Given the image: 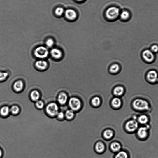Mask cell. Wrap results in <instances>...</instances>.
<instances>
[{
    "mask_svg": "<svg viewBox=\"0 0 158 158\" xmlns=\"http://www.w3.org/2000/svg\"><path fill=\"white\" fill-rule=\"evenodd\" d=\"M77 1H82V0H77Z\"/></svg>",
    "mask_w": 158,
    "mask_h": 158,
    "instance_id": "36",
    "label": "cell"
},
{
    "mask_svg": "<svg viewBox=\"0 0 158 158\" xmlns=\"http://www.w3.org/2000/svg\"><path fill=\"white\" fill-rule=\"evenodd\" d=\"M50 53L52 57L56 59L60 58L62 55L61 51L57 49H52Z\"/></svg>",
    "mask_w": 158,
    "mask_h": 158,
    "instance_id": "15",
    "label": "cell"
},
{
    "mask_svg": "<svg viewBox=\"0 0 158 158\" xmlns=\"http://www.w3.org/2000/svg\"><path fill=\"white\" fill-rule=\"evenodd\" d=\"M104 137L107 139L111 138L113 135V133L112 130L108 129L105 131L103 133Z\"/></svg>",
    "mask_w": 158,
    "mask_h": 158,
    "instance_id": "24",
    "label": "cell"
},
{
    "mask_svg": "<svg viewBox=\"0 0 158 158\" xmlns=\"http://www.w3.org/2000/svg\"><path fill=\"white\" fill-rule=\"evenodd\" d=\"M49 52L45 47L41 46L38 47L35 51V56L39 58L43 59L48 56Z\"/></svg>",
    "mask_w": 158,
    "mask_h": 158,
    "instance_id": "3",
    "label": "cell"
},
{
    "mask_svg": "<svg viewBox=\"0 0 158 158\" xmlns=\"http://www.w3.org/2000/svg\"><path fill=\"white\" fill-rule=\"evenodd\" d=\"M157 82H158V78H157Z\"/></svg>",
    "mask_w": 158,
    "mask_h": 158,
    "instance_id": "37",
    "label": "cell"
},
{
    "mask_svg": "<svg viewBox=\"0 0 158 158\" xmlns=\"http://www.w3.org/2000/svg\"><path fill=\"white\" fill-rule=\"evenodd\" d=\"M143 56L144 59L148 62H152L154 59L153 52L149 50H145L143 52Z\"/></svg>",
    "mask_w": 158,
    "mask_h": 158,
    "instance_id": "7",
    "label": "cell"
},
{
    "mask_svg": "<svg viewBox=\"0 0 158 158\" xmlns=\"http://www.w3.org/2000/svg\"><path fill=\"white\" fill-rule=\"evenodd\" d=\"M112 103L114 107L118 108L120 106L121 101L119 98H115L113 99Z\"/></svg>",
    "mask_w": 158,
    "mask_h": 158,
    "instance_id": "21",
    "label": "cell"
},
{
    "mask_svg": "<svg viewBox=\"0 0 158 158\" xmlns=\"http://www.w3.org/2000/svg\"><path fill=\"white\" fill-rule=\"evenodd\" d=\"M10 113V108L8 106H3L0 109V115L3 117H7Z\"/></svg>",
    "mask_w": 158,
    "mask_h": 158,
    "instance_id": "12",
    "label": "cell"
},
{
    "mask_svg": "<svg viewBox=\"0 0 158 158\" xmlns=\"http://www.w3.org/2000/svg\"><path fill=\"white\" fill-rule=\"evenodd\" d=\"M120 69L119 65L117 64H115L112 65L110 68V71L112 73H115L117 72Z\"/></svg>",
    "mask_w": 158,
    "mask_h": 158,
    "instance_id": "28",
    "label": "cell"
},
{
    "mask_svg": "<svg viewBox=\"0 0 158 158\" xmlns=\"http://www.w3.org/2000/svg\"><path fill=\"white\" fill-rule=\"evenodd\" d=\"M81 102L80 100L75 97L72 98L69 100V105L73 110H77L81 106Z\"/></svg>",
    "mask_w": 158,
    "mask_h": 158,
    "instance_id": "5",
    "label": "cell"
},
{
    "mask_svg": "<svg viewBox=\"0 0 158 158\" xmlns=\"http://www.w3.org/2000/svg\"><path fill=\"white\" fill-rule=\"evenodd\" d=\"M151 51L152 52H157L158 51V46L157 45H154L152 46Z\"/></svg>",
    "mask_w": 158,
    "mask_h": 158,
    "instance_id": "34",
    "label": "cell"
},
{
    "mask_svg": "<svg viewBox=\"0 0 158 158\" xmlns=\"http://www.w3.org/2000/svg\"><path fill=\"white\" fill-rule=\"evenodd\" d=\"M124 92V88L122 87L119 86L115 88L114 90V93L116 96H120L123 94Z\"/></svg>",
    "mask_w": 158,
    "mask_h": 158,
    "instance_id": "20",
    "label": "cell"
},
{
    "mask_svg": "<svg viewBox=\"0 0 158 158\" xmlns=\"http://www.w3.org/2000/svg\"><path fill=\"white\" fill-rule=\"evenodd\" d=\"M148 129L145 127H141L138 130V135L141 139H144L148 135Z\"/></svg>",
    "mask_w": 158,
    "mask_h": 158,
    "instance_id": "10",
    "label": "cell"
},
{
    "mask_svg": "<svg viewBox=\"0 0 158 158\" xmlns=\"http://www.w3.org/2000/svg\"><path fill=\"white\" fill-rule=\"evenodd\" d=\"M65 116V115L62 112H59L56 116L57 118L59 120L64 119Z\"/></svg>",
    "mask_w": 158,
    "mask_h": 158,
    "instance_id": "33",
    "label": "cell"
},
{
    "mask_svg": "<svg viewBox=\"0 0 158 158\" xmlns=\"http://www.w3.org/2000/svg\"><path fill=\"white\" fill-rule=\"evenodd\" d=\"M92 103L94 106H97L101 103V99L98 97H95L92 99Z\"/></svg>",
    "mask_w": 158,
    "mask_h": 158,
    "instance_id": "27",
    "label": "cell"
},
{
    "mask_svg": "<svg viewBox=\"0 0 158 158\" xmlns=\"http://www.w3.org/2000/svg\"><path fill=\"white\" fill-rule=\"evenodd\" d=\"M24 84L23 82L20 80L15 82L13 86L14 90L17 92H20L22 91L23 88Z\"/></svg>",
    "mask_w": 158,
    "mask_h": 158,
    "instance_id": "14",
    "label": "cell"
},
{
    "mask_svg": "<svg viewBox=\"0 0 158 158\" xmlns=\"http://www.w3.org/2000/svg\"><path fill=\"white\" fill-rule=\"evenodd\" d=\"M148 119L147 116L142 115L140 116L138 118L139 122L141 124H145L148 122Z\"/></svg>",
    "mask_w": 158,
    "mask_h": 158,
    "instance_id": "22",
    "label": "cell"
},
{
    "mask_svg": "<svg viewBox=\"0 0 158 158\" xmlns=\"http://www.w3.org/2000/svg\"><path fill=\"white\" fill-rule=\"evenodd\" d=\"M147 78L151 82H155L157 81L158 78L157 73L155 71H151L147 74Z\"/></svg>",
    "mask_w": 158,
    "mask_h": 158,
    "instance_id": "8",
    "label": "cell"
},
{
    "mask_svg": "<svg viewBox=\"0 0 158 158\" xmlns=\"http://www.w3.org/2000/svg\"><path fill=\"white\" fill-rule=\"evenodd\" d=\"M105 148L104 144L101 142H99L96 145V151L99 153H101L104 150Z\"/></svg>",
    "mask_w": 158,
    "mask_h": 158,
    "instance_id": "19",
    "label": "cell"
},
{
    "mask_svg": "<svg viewBox=\"0 0 158 158\" xmlns=\"http://www.w3.org/2000/svg\"><path fill=\"white\" fill-rule=\"evenodd\" d=\"M46 44L48 47H51L53 46L54 44V41L52 39H49L46 41Z\"/></svg>",
    "mask_w": 158,
    "mask_h": 158,
    "instance_id": "32",
    "label": "cell"
},
{
    "mask_svg": "<svg viewBox=\"0 0 158 158\" xmlns=\"http://www.w3.org/2000/svg\"><path fill=\"white\" fill-rule=\"evenodd\" d=\"M138 127V124L137 122L135 120H131L128 121L126 123L125 128L129 132H133L135 131Z\"/></svg>",
    "mask_w": 158,
    "mask_h": 158,
    "instance_id": "6",
    "label": "cell"
},
{
    "mask_svg": "<svg viewBox=\"0 0 158 158\" xmlns=\"http://www.w3.org/2000/svg\"><path fill=\"white\" fill-rule=\"evenodd\" d=\"M65 16L67 19L70 20H73L76 18L77 15L75 10L69 9L66 10L65 12Z\"/></svg>",
    "mask_w": 158,
    "mask_h": 158,
    "instance_id": "9",
    "label": "cell"
},
{
    "mask_svg": "<svg viewBox=\"0 0 158 158\" xmlns=\"http://www.w3.org/2000/svg\"><path fill=\"white\" fill-rule=\"evenodd\" d=\"M55 12L56 15L60 16L64 13V10L62 8H57L55 10Z\"/></svg>",
    "mask_w": 158,
    "mask_h": 158,
    "instance_id": "29",
    "label": "cell"
},
{
    "mask_svg": "<svg viewBox=\"0 0 158 158\" xmlns=\"http://www.w3.org/2000/svg\"><path fill=\"white\" fill-rule=\"evenodd\" d=\"M120 13L119 9L115 7L109 8L106 12L107 17L110 19H114L118 17Z\"/></svg>",
    "mask_w": 158,
    "mask_h": 158,
    "instance_id": "4",
    "label": "cell"
},
{
    "mask_svg": "<svg viewBox=\"0 0 158 158\" xmlns=\"http://www.w3.org/2000/svg\"><path fill=\"white\" fill-rule=\"evenodd\" d=\"M114 158H129L127 152L124 151H119Z\"/></svg>",
    "mask_w": 158,
    "mask_h": 158,
    "instance_id": "23",
    "label": "cell"
},
{
    "mask_svg": "<svg viewBox=\"0 0 158 158\" xmlns=\"http://www.w3.org/2000/svg\"><path fill=\"white\" fill-rule=\"evenodd\" d=\"M30 97L33 101L36 102L38 101L40 98V93L37 91L34 90L31 93Z\"/></svg>",
    "mask_w": 158,
    "mask_h": 158,
    "instance_id": "16",
    "label": "cell"
},
{
    "mask_svg": "<svg viewBox=\"0 0 158 158\" xmlns=\"http://www.w3.org/2000/svg\"><path fill=\"white\" fill-rule=\"evenodd\" d=\"M129 16V13L127 11L123 12L120 14V17L122 19H127Z\"/></svg>",
    "mask_w": 158,
    "mask_h": 158,
    "instance_id": "30",
    "label": "cell"
},
{
    "mask_svg": "<svg viewBox=\"0 0 158 158\" xmlns=\"http://www.w3.org/2000/svg\"><path fill=\"white\" fill-rule=\"evenodd\" d=\"M8 76V73L5 72H0V81L6 79Z\"/></svg>",
    "mask_w": 158,
    "mask_h": 158,
    "instance_id": "31",
    "label": "cell"
},
{
    "mask_svg": "<svg viewBox=\"0 0 158 158\" xmlns=\"http://www.w3.org/2000/svg\"><path fill=\"white\" fill-rule=\"evenodd\" d=\"M110 148L114 152H118L120 150L121 146L117 142H114L110 145Z\"/></svg>",
    "mask_w": 158,
    "mask_h": 158,
    "instance_id": "18",
    "label": "cell"
},
{
    "mask_svg": "<svg viewBox=\"0 0 158 158\" xmlns=\"http://www.w3.org/2000/svg\"><path fill=\"white\" fill-rule=\"evenodd\" d=\"M65 116L68 120L72 119L74 117V113L72 110H68L65 114Z\"/></svg>",
    "mask_w": 158,
    "mask_h": 158,
    "instance_id": "26",
    "label": "cell"
},
{
    "mask_svg": "<svg viewBox=\"0 0 158 158\" xmlns=\"http://www.w3.org/2000/svg\"><path fill=\"white\" fill-rule=\"evenodd\" d=\"M45 112L50 117H55L56 116L59 112V107L55 103H50L47 105Z\"/></svg>",
    "mask_w": 158,
    "mask_h": 158,
    "instance_id": "1",
    "label": "cell"
},
{
    "mask_svg": "<svg viewBox=\"0 0 158 158\" xmlns=\"http://www.w3.org/2000/svg\"><path fill=\"white\" fill-rule=\"evenodd\" d=\"M35 65L36 67L39 69L44 70L46 68L47 63L45 61L39 60L36 62Z\"/></svg>",
    "mask_w": 158,
    "mask_h": 158,
    "instance_id": "13",
    "label": "cell"
},
{
    "mask_svg": "<svg viewBox=\"0 0 158 158\" xmlns=\"http://www.w3.org/2000/svg\"><path fill=\"white\" fill-rule=\"evenodd\" d=\"M20 111V108L16 105H13L10 108V113L14 115H18Z\"/></svg>",
    "mask_w": 158,
    "mask_h": 158,
    "instance_id": "17",
    "label": "cell"
},
{
    "mask_svg": "<svg viewBox=\"0 0 158 158\" xmlns=\"http://www.w3.org/2000/svg\"><path fill=\"white\" fill-rule=\"evenodd\" d=\"M68 100L67 95L64 93H60L58 96V102L61 105H64L66 103Z\"/></svg>",
    "mask_w": 158,
    "mask_h": 158,
    "instance_id": "11",
    "label": "cell"
},
{
    "mask_svg": "<svg viewBox=\"0 0 158 158\" xmlns=\"http://www.w3.org/2000/svg\"><path fill=\"white\" fill-rule=\"evenodd\" d=\"M3 157V153L2 150L0 148V158H2Z\"/></svg>",
    "mask_w": 158,
    "mask_h": 158,
    "instance_id": "35",
    "label": "cell"
},
{
    "mask_svg": "<svg viewBox=\"0 0 158 158\" xmlns=\"http://www.w3.org/2000/svg\"><path fill=\"white\" fill-rule=\"evenodd\" d=\"M35 105L36 108L40 110L43 109L45 106L44 102L41 100H38V101H36Z\"/></svg>",
    "mask_w": 158,
    "mask_h": 158,
    "instance_id": "25",
    "label": "cell"
},
{
    "mask_svg": "<svg viewBox=\"0 0 158 158\" xmlns=\"http://www.w3.org/2000/svg\"><path fill=\"white\" fill-rule=\"evenodd\" d=\"M134 108L137 110H148L149 107V104L145 100L141 99H136L133 103Z\"/></svg>",
    "mask_w": 158,
    "mask_h": 158,
    "instance_id": "2",
    "label": "cell"
}]
</instances>
